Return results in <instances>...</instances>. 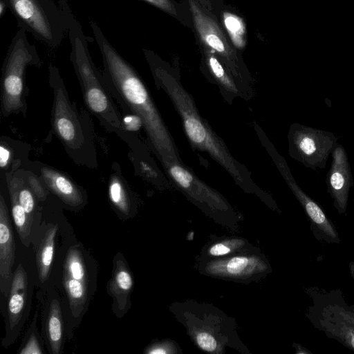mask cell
Listing matches in <instances>:
<instances>
[{
    "mask_svg": "<svg viewBox=\"0 0 354 354\" xmlns=\"http://www.w3.org/2000/svg\"><path fill=\"white\" fill-rule=\"evenodd\" d=\"M10 194L12 203V214L15 225L22 243L28 246L30 237V218L20 204L18 198V189L17 187H10Z\"/></svg>",
    "mask_w": 354,
    "mask_h": 354,
    "instance_id": "ac0fdd59",
    "label": "cell"
},
{
    "mask_svg": "<svg viewBox=\"0 0 354 354\" xmlns=\"http://www.w3.org/2000/svg\"><path fill=\"white\" fill-rule=\"evenodd\" d=\"M58 4L64 15L71 43V60L87 106L112 127L123 130L122 120L107 95L102 84V77L92 61L88 37L74 15L68 0H59Z\"/></svg>",
    "mask_w": 354,
    "mask_h": 354,
    "instance_id": "7a4b0ae2",
    "label": "cell"
},
{
    "mask_svg": "<svg viewBox=\"0 0 354 354\" xmlns=\"http://www.w3.org/2000/svg\"><path fill=\"white\" fill-rule=\"evenodd\" d=\"M109 195L113 205L122 214L130 212V198L121 178L113 175L109 182Z\"/></svg>",
    "mask_w": 354,
    "mask_h": 354,
    "instance_id": "44dd1931",
    "label": "cell"
},
{
    "mask_svg": "<svg viewBox=\"0 0 354 354\" xmlns=\"http://www.w3.org/2000/svg\"><path fill=\"white\" fill-rule=\"evenodd\" d=\"M49 82L53 89V126L57 136L69 148L78 149L84 135L77 114L68 100L66 88L56 66L50 64Z\"/></svg>",
    "mask_w": 354,
    "mask_h": 354,
    "instance_id": "52a82bcc",
    "label": "cell"
},
{
    "mask_svg": "<svg viewBox=\"0 0 354 354\" xmlns=\"http://www.w3.org/2000/svg\"><path fill=\"white\" fill-rule=\"evenodd\" d=\"M241 240L225 241L217 243L210 247L209 254L213 257L223 256L230 253L235 248L241 246Z\"/></svg>",
    "mask_w": 354,
    "mask_h": 354,
    "instance_id": "d4e9b609",
    "label": "cell"
},
{
    "mask_svg": "<svg viewBox=\"0 0 354 354\" xmlns=\"http://www.w3.org/2000/svg\"><path fill=\"white\" fill-rule=\"evenodd\" d=\"M133 285L131 274L124 262L115 261L112 278L109 283V290L117 310L122 311L127 308Z\"/></svg>",
    "mask_w": 354,
    "mask_h": 354,
    "instance_id": "2e32d148",
    "label": "cell"
},
{
    "mask_svg": "<svg viewBox=\"0 0 354 354\" xmlns=\"http://www.w3.org/2000/svg\"><path fill=\"white\" fill-rule=\"evenodd\" d=\"M27 32L19 28L8 46L2 68L1 112L4 116L24 108V88L26 68L39 66L36 47L27 37Z\"/></svg>",
    "mask_w": 354,
    "mask_h": 354,
    "instance_id": "277c9868",
    "label": "cell"
},
{
    "mask_svg": "<svg viewBox=\"0 0 354 354\" xmlns=\"http://www.w3.org/2000/svg\"><path fill=\"white\" fill-rule=\"evenodd\" d=\"M198 1L207 9L211 10V0H198Z\"/></svg>",
    "mask_w": 354,
    "mask_h": 354,
    "instance_id": "d590c367",
    "label": "cell"
},
{
    "mask_svg": "<svg viewBox=\"0 0 354 354\" xmlns=\"http://www.w3.org/2000/svg\"><path fill=\"white\" fill-rule=\"evenodd\" d=\"M283 174L288 185L308 218L310 228L315 238L328 243L339 244L340 239L337 229L322 207L301 189L287 168L283 169Z\"/></svg>",
    "mask_w": 354,
    "mask_h": 354,
    "instance_id": "8fae6325",
    "label": "cell"
},
{
    "mask_svg": "<svg viewBox=\"0 0 354 354\" xmlns=\"http://www.w3.org/2000/svg\"><path fill=\"white\" fill-rule=\"evenodd\" d=\"M27 285V274L22 266L19 264L13 274L8 297V321L11 329H13L21 318L25 305Z\"/></svg>",
    "mask_w": 354,
    "mask_h": 354,
    "instance_id": "9a60e30c",
    "label": "cell"
},
{
    "mask_svg": "<svg viewBox=\"0 0 354 354\" xmlns=\"http://www.w3.org/2000/svg\"><path fill=\"white\" fill-rule=\"evenodd\" d=\"M57 231V225H50L36 251V263L39 279L44 282L49 276L55 247V239Z\"/></svg>",
    "mask_w": 354,
    "mask_h": 354,
    "instance_id": "e0dca14e",
    "label": "cell"
},
{
    "mask_svg": "<svg viewBox=\"0 0 354 354\" xmlns=\"http://www.w3.org/2000/svg\"><path fill=\"white\" fill-rule=\"evenodd\" d=\"M198 345L202 349L212 352L217 348V342L214 337L208 333H199L196 336Z\"/></svg>",
    "mask_w": 354,
    "mask_h": 354,
    "instance_id": "4316f807",
    "label": "cell"
},
{
    "mask_svg": "<svg viewBox=\"0 0 354 354\" xmlns=\"http://www.w3.org/2000/svg\"><path fill=\"white\" fill-rule=\"evenodd\" d=\"M29 184L37 197L41 200H44L46 197L45 192L37 179L32 177V179H29Z\"/></svg>",
    "mask_w": 354,
    "mask_h": 354,
    "instance_id": "1f68e13d",
    "label": "cell"
},
{
    "mask_svg": "<svg viewBox=\"0 0 354 354\" xmlns=\"http://www.w3.org/2000/svg\"><path fill=\"white\" fill-rule=\"evenodd\" d=\"M332 161L326 175L327 192L339 214H345L350 189L354 185L351 165L344 147L337 143L331 153Z\"/></svg>",
    "mask_w": 354,
    "mask_h": 354,
    "instance_id": "ba28073f",
    "label": "cell"
},
{
    "mask_svg": "<svg viewBox=\"0 0 354 354\" xmlns=\"http://www.w3.org/2000/svg\"><path fill=\"white\" fill-rule=\"evenodd\" d=\"M15 243L8 209L2 194L0 196V290L8 298L13 274Z\"/></svg>",
    "mask_w": 354,
    "mask_h": 354,
    "instance_id": "7c38bea8",
    "label": "cell"
},
{
    "mask_svg": "<svg viewBox=\"0 0 354 354\" xmlns=\"http://www.w3.org/2000/svg\"><path fill=\"white\" fill-rule=\"evenodd\" d=\"M122 120L124 129L131 131L139 130L144 124L142 119L136 113L127 115Z\"/></svg>",
    "mask_w": 354,
    "mask_h": 354,
    "instance_id": "f1b7e54d",
    "label": "cell"
},
{
    "mask_svg": "<svg viewBox=\"0 0 354 354\" xmlns=\"http://www.w3.org/2000/svg\"><path fill=\"white\" fill-rule=\"evenodd\" d=\"M18 198L30 220L35 208V201L31 190L26 187L18 189Z\"/></svg>",
    "mask_w": 354,
    "mask_h": 354,
    "instance_id": "cb8c5ba5",
    "label": "cell"
},
{
    "mask_svg": "<svg viewBox=\"0 0 354 354\" xmlns=\"http://www.w3.org/2000/svg\"><path fill=\"white\" fill-rule=\"evenodd\" d=\"M11 158L10 149L5 145L0 146V166L2 169L5 168L9 163Z\"/></svg>",
    "mask_w": 354,
    "mask_h": 354,
    "instance_id": "4dcf8cb0",
    "label": "cell"
},
{
    "mask_svg": "<svg viewBox=\"0 0 354 354\" xmlns=\"http://www.w3.org/2000/svg\"><path fill=\"white\" fill-rule=\"evenodd\" d=\"M19 28L50 48L59 47L67 32L59 4L54 0H3Z\"/></svg>",
    "mask_w": 354,
    "mask_h": 354,
    "instance_id": "5b68a950",
    "label": "cell"
},
{
    "mask_svg": "<svg viewBox=\"0 0 354 354\" xmlns=\"http://www.w3.org/2000/svg\"><path fill=\"white\" fill-rule=\"evenodd\" d=\"M222 21L234 46L239 49L243 48L247 44V30L243 19L225 11L222 14Z\"/></svg>",
    "mask_w": 354,
    "mask_h": 354,
    "instance_id": "ffe728a7",
    "label": "cell"
},
{
    "mask_svg": "<svg viewBox=\"0 0 354 354\" xmlns=\"http://www.w3.org/2000/svg\"><path fill=\"white\" fill-rule=\"evenodd\" d=\"M63 284L72 315L78 317L87 298V279L81 252L72 247L68 250L63 267Z\"/></svg>",
    "mask_w": 354,
    "mask_h": 354,
    "instance_id": "9c48e42d",
    "label": "cell"
},
{
    "mask_svg": "<svg viewBox=\"0 0 354 354\" xmlns=\"http://www.w3.org/2000/svg\"><path fill=\"white\" fill-rule=\"evenodd\" d=\"M263 270V264L253 257L237 256L208 264L207 272L224 277H245Z\"/></svg>",
    "mask_w": 354,
    "mask_h": 354,
    "instance_id": "4fadbf2b",
    "label": "cell"
},
{
    "mask_svg": "<svg viewBox=\"0 0 354 354\" xmlns=\"http://www.w3.org/2000/svg\"><path fill=\"white\" fill-rule=\"evenodd\" d=\"M348 268H349L350 274H351L353 279L354 280V261H351L348 263Z\"/></svg>",
    "mask_w": 354,
    "mask_h": 354,
    "instance_id": "8d00e7d4",
    "label": "cell"
},
{
    "mask_svg": "<svg viewBox=\"0 0 354 354\" xmlns=\"http://www.w3.org/2000/svg\"><path fill=\"white\" fill-rule=\"evenodd\" d=\"M312 300L306 317L317 330L354 351V304L346 302L340 289L308 287Z\"/></svg>",
    "mask_w": 354,
    "mask_h": 354,
    "instance_id": "3957f363",
    "label": "cell"
},
{
    "mask_svg": "<svg viewBox=\"0 0 354 354\" xmlns=\"http://www.w3.org/2000/svg\"><path fill=\"white\" fill-rule=\"evenodd\" d=\"M162 11L173 15H177V10L171 0H142Z\"/></svg>",
    "mask_w": 354,
    "mask_h": 354,
    "instance_id": "83f0119b",
    "label": "cell"
},
{
    "mask_svg": "<svg viewBox=\"0 0 354 354\" xmlns=\"http://www.w3.org/2000/svg\"><path fill=\"white\" fill-rule=\"evenodd\" d=\"M20 354H41L43 353L41 350L39 343L35 335H32L28 339V342L19 352Z\"/></svg>",
    "mask_w": 354,
    "mask_h": 354,
    "instance_id": "f546056e",
    "label": "cell"
},
{
    "mask_svg": "<svg viewBox=\"0 0 354 354\" xmlns=\"http://www.w3.org/2000/svg\"><path fill=\"white\" fill-rule=\"evenodd\" d=\"M145 353L148 354H165L170 353L166 344H154L150 346Z\"/></svg>",
    "mask_w": 354,
    "mask_h": 354,
    "instance_id": "d6a6232c",
    "label": "cell"
},
{
    "mask_svg": "<svg viewBox=\"0 0 354 354\" xmlns=\"http://www.w3.org/2000/svg\"><path fill=\"white\" fill-rule=\"evenodd\" d=\"M205 53L206 57V62L213 75L216 78L222 81L224 84H229L230 80L221 62L218 60L214 54L209 53V51L205 50Z\"/></svg>",
    "mask_w": 354,
    "mask_h": 354,
    "instance_id": "603a6c76",
    "label": "cell"
},
{
    "mask_svg": "<svg viewBox=\"0 0 354 354\" xmlns=\"http://www.w3.org/2000/svg\"><path fill=\"white\" fill-rule=\"evenodd\" d=\"M198 36L203 44L218 53L230 64L236 61V54L216 23L196 0H188Z\"/></svg>",
    "mask_w": 354,
    "mask_h": 354,
    "instance_id": "30bf717a",
    "label": "cell"
},
{
    "mask_svg": "<svg viewBox=\"0 0 354 354\" xmlns=\"http://www.w3.org/2000/svg\"><path fill=\"white\" fill-rule=\"evenodd\" d=\"M8 8V6L3 0H0V17H3L6 10Z\"/></svg>",
    "mask_w": 354,
    "mask_h": 354,
    "instance_id": "e575fe53",
    "label": "cell"
},
{
    "mask_svg": "<svg viewBox=\"0 0 354 354\" xmlns=\"http://www.w3.org/2000/svg\"><path fill=\"white\" fill-rule=\"evenodd\" d=\"M41 174L49 189L65 203L74 207L82 203L81 192L66 176L48 167L41 169Z\"/></svg>",
    "mask_w": 354,
    "mask_h": 354,
    "instance_id": "5bb4252c",
    "label": "cell"
},
{
    "mask_svg": "<svg viewBox=\"0 0 354 354\" xmlns=\"http://www.w3.org/2000/svg\"><path fill=\"white\" fill-rule=\"evenodd\" d=\"M170 173L174 180L183 187L187 188L192 182V176L181 167L174 165L170 168Z\"/></svg>",
    "mask_w": 354,
    "mask_h": 354,
    "instance_id": "484cf974",
    "label": "cell"
},
{
    "mask_svg": "<svg viewBox=\"0 0 354 354\" xmlns=\"http://www.w3.org/2000/svg\"><path fill=\"white\" fill-rule=\"evenodd\" d=\"M185 127L189 138L197 144H203L207 140V131L203 125L192 116L185 118Z\"/></svg>",
    "mask_w": 354,
    "mask_h": 354,
    "instance_id": "7402d4cb",
    "label": "cell"
},
{
    "mask_svg": "<svg viewBox=\"0 0 354 354\" xmlns=\"http://www.w3.org/2000/svg\"><path fill=\"white\" fill-rule=\"evenodd\" d=\"M294 346L296 348V353L297 354H312V352L308 350L307 348L301 346L300 344H294Z\"/></svg>",
    "mask_w": 354,
    "mask_h": 354,
    "instance_id": "836d02e7",
    "label": "cell"
},
{
    "mask_svg": "<svg viewBox=\"0 0 354 354\" xmlns=\"http://www.w3.org/2000/svg\"><path fill=\"white\" fill-rule=\"evenodd\" d=\"M47 335L52 353H59L62 340V316L59 304L57 300H53L50 307L47 319Z\"/></svg>",
    "mask_w": 354,
    "mask_h": 354,
    "instance_id": "d6986e66",
    "label": "cell"
},
{
    "mask_svg": "<svg viewBox=\"0 0 354 354\" xmlns=\"http://www.w3.org/2000/svg\"><path fill=\"white\" fill-rule=\"evenodd\" d=\"M89 24L102 55L104 78L129 108L142 119L151 140L160 148L165 142V131L145 84L133 67L109 41L99 25L92 20Z\"/></svg>",
    "mask_w": 354,
    "mask_h": 354,
    "instance_id": "6da1fadb",
    "label": "cell"
},
{
    "mask_svg": "<svg viewBox=\"0 0 354 354\" xmlns=\"http://www.w3.org/2000/svg\"><path fill=\"white\" fill-rule=\"evenodd\" d=\"M290 154L306 167L324 169L338 138L331 131L294 124L290 133Z\"/></svg>",
    "mask_w": 354,
    "mask_h": 354,
    "instance_id": "8992f818",
    "label": "cell"
}]
</instances>
